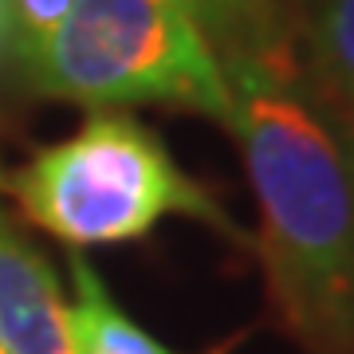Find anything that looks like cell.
Masks as SVG:
<instances>
[{"instance_id":"1","label":"cell","mask_w":354,"mask_h":354,"mask_svg":"<svg viewBox=\"0 0 354 354\" xmlns=\"http://www.w3.org/2000/svg\"><path fill=\"white\" fill-rule=\"evenodd\" d=\"M216 64L225 127L260 201L268 299L311 354H354V146L307 102L276 51L232 48Z\"/></svg>"},{"instance_id":"2","label":"cell","mask_w":354,"mask_h":354,"mask_svg":"<svg viewBox=\"0 0 354 354\" xmlns=\"http://www.w3.org/2000/svg\"><path fill=\"white\" fill-rule=\"evenodd\" d=\"M28 79L83 106L177 102L225 122L228 91L193 0H75Z\"/></svg>"},{"instance_id":"3","label":"cell","mask_w":354,"mask_h":354,"mask_svg":"<svg viewBox=\"0 0 354 354\" xmlns=\"http://www.w3.org/2000/svg\"><path fill=\"white\" fill-rule=\"evenodd\" d=\"M0 189L16 197L32 225L67 244L134 241L169 213L225 225L162 142L127 114L87 118L83 130L36 153L24 169L0 174Z\"/></svg>"},{"instance_id":"4","label":"cell","mask_w":354,"mask_h":354,"mask_svg":"<svg viewBox=\"0 0 354 354\" xmlns=\"http://www.w3.org/2000/svg\"><path fill=\"white\" fill-rule=\"evenodd\" d=\"M0 342L8 354H75L55 272L0 213Z\"/></svg>"},{"instance_id":"5","label":"cell","mask_w":354,"mask_h":354,"mask_svg":"<svg viewBox=\"0 0 354 354\" xmlns=\"http://www.w3.org/2000/svg\"><path fill=\"white\" fill-rule=\"evenodd\" d=\"M71 279H75V307H71L75 354H174L118 311L106 283L79 252L71 256Z\"/></svg>"},{"instance_id":"6","label":"cell","mask_w":354,"mask_h":354,"mask_svg":"<svg viewBox=\"0 0 354 354\" xmlns=\"http://www.w3.org/2000/svg\"><path fill=\"white\" fill-rule=\"evenodd\" d=\"M311 64L319 91L354 146V0H323L311 20Z\"/></svg>"},{"instance_id":"7","label":"cell","mask_w":354,"mask_h":354,"mask_svg":"<svg viewBox=\"0 0 354 354\" xmlns=\"http://www.w3.org/2000/svg\"><path fill=\"white\" fill-rule=\"evenodd\" d=\"M0 4H4V39L12 44L20 64H32L75 0H0Z\"/></svg>"},{"instance_id":"8","label":"cell","mask_w":354,"mask_h":354,"mask_svg":"<svg viewBox=\"0 0 354 354\" xmlns=\"http://www.w3.org/2000/svg\"><path fill=\"white\" fill-rule=\"evenodd\" d=\"M0 39H4V4H0Z\"/></svg>"},{"instance_id":"9","label":"cell","mask_w":354,"mask_h":354,"mask_svg":"<svg viewBox=\"0 0 354 354\" xmlns=\"http://www.w3.org/2000/svg\"><path fill=\"white\" fill-rule=\"evenodd\" d=\"M0 354H8V351H4V342H0Z\"/></svg>"}]
</instances>
